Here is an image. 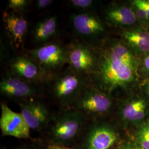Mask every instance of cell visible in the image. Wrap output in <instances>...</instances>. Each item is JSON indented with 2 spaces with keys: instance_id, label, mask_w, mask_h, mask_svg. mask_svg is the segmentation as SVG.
I'll return each instance as SVG.
<instances>
[{
  "instance_id": "obj_5",
  "label": "cell",
  "mask_w": 149,
  "mask_h": 149,
  "mask_svg": "<svg viewBox=\"0 0 149 149\" xmlns=\"http://www.w3.org/2000/svg\"><path fill=\"white\" fill-rule=\"evenodd\" d=\"M0 92L6 97L19 101L43 95L42 85L19 78L13 74L8 69L6 70L1 80Z\"/></svg>"
},
{
  "instance_id": "obj_6",
  "label": "cell",
  "mask_w": 149,
  "mask_h": 149,
  "mask_svg": "<svg viewBox=\"0 0 149 149\" xmlns=\"http://www.w3.org/2000/svg\"><path fill=\"white\" fill-rule=\"evenodd\" d=\"M85 120V116L74 108L62 112L55 119L51 129L54 140L62 144L72 140L80 132Z\"/></svg>"
},
{
  "instance_id": "obj_20",
  "label": "cell",
  "mask_w": 149,
  "mask_h": 149,
  "mask_svg": "<svg viewBox=\"0 0 149 149\" xmlns=\"http://www.w3.org/2000/svg\"><path fill=\"white\" fill-rule=\"evenodd\" d=\"M138 137L141 148L149 149V120L140 129Z\"/></svg>"
},
{
  "instance_id": "obj_16",
  "label": "cell",
  "mask_w": 149,
  "mask_h": 149,
  "mask_svg": "<svg viewBox=\"0 0 149 149\" xmlns=\"http://www.w3.org/2000/svg\"><path fill=\"white\" fill-rule=\"evenodd\" d=\"M123 37L129 45L139 52H149V32L141 29H136L124 32Z\"/></svg>"
},
{
  "instance_id": "obj_11",
  "label": "cell",
  "mask_w": 149,
  "mask_h": 149,
  "mask_svg": "<svg viewBox=\"0 0 149 149\" xmlns=\"http://www.w3.org/2000/svg\"><path fill=\"white\" fill-rule=\"evenodd\" d=\"M21 113L28 125L32 130H40L50 121L48 108L37 100H24L18 102Z\"/></svg>"
},
{
  "instance_id": "obj_13",
  "label": "cell",
  "mask_w": 149,
  "mask_h": 149,
  "mask_svg": "<svg viewBox=\"0 0 149 149\" xmlns=\"http://www.w3.org/2000/svg\"><path fill=\"white\" fill-rule=\"evenodd\" d=\"M85 143V149H108L117 139V134L107 125H97L91 128Z\"/></svg>"
},
{
  "instance_id": "obj_4",
  "label": "cell",
  "mask_w": 149,
  "mask_h": 149,
  "mask_svg": "<svg viewBox=\"0 0 149 149\" xmlns=\"http://www.w3.org/2000/svg\"><path fill=\"white\" fill-rule=\"evenodd\" d=\"M67 50L68 67L91 80L97 66L96 48L77 40L68 45Z\"/></svg>"
},
{
  "instance_id": "obj_23",
  "label": "cell",
  "mask_w": 149,
  "mask_h": 149,
  "mask_svg": "<svg viewBox=\"0 0 149 149\" xmlns=\"http://www.w3.org/2000/svg\"><path fill=\"white\" fill-rule=\"evenodd\" d=\"M134 2L142 7L146 11L149 18V1L148 0H136Z\"/></svg>"
},
{
  "instance_id": "obj_25",
  "label": "cell",
  "mask_w": 149,
  "mask_h": 149,
  "mask_svg": "<svg viewBox=\"0 0 149 149\" xmlns=\"http://www.w3.org/2000/svg\"><path fill=\"white\" fill-rule=\"evenodd\" d=\"M48 149H72L66 148L63 146L60 145L59 144H54V145H51L48 146Z\"/></svg>"
},
{
  "instance_id": "obj_26",
  "label": "cell",
  "mask_w": 149,
  "mask_h": 149,
  "mask_svg": "<svg viewBox=\"0 0 149 149\" xmlns=\"http://www.w3.org/2000/svg\"><path fill=\"white\" fill-rule=\"evenodd\" d=\"M144 66L145 69L149 72V55L144 60Z\"/></svg>"
},
{
  "instance_id": "obj_19",
  "label": "cell",
  "mask_w": 149,
  "mask_h": 149,
  "mask_svg": "<svg viewBox=\"0 0 149 149\" xmlns=\"http://www.w3.org/2000/svg\"><path fill=\"white\" fill-rule=\"evenodd\" d=\"M95 2L92 0H71L69 1L70 6L72 8L80 12H91Z\"/></svg>"
},
{
  "instance_id": "obj_9",
  "label": "cell",
  "mask_w": 149,
  "mask_h": 149,
  "mask_svg": "<svg viewBox=\"0 0 149 149\" xmlns=\"http://www.w3.org/2000/svg\"><path fill=\"white\" fill-rule=\"evenodd\" d=\"M8 69L19 78L42 85L47 84L51 80L40 66L28 56L14 57L9 63Z\"/></svg>"
},
{
  "instance_id": "obj_22",
  "label": "cell",
  "mask_w": 149,
  "mask_h": 149,
  "mask_svg": "<svg viewBox=\"0 0 149 149\" xmlns=\"http://www.w3.org/2000/svg\"><path fill=\"white\" fill-rule=\"evenodd\" d=\"M54 2L52 0H38L36 2V7L39 10H42L48 7Z\"/></svg>"
},
{
  "instance_id": "obj_12",
  "label": "cell",
  "mask_w": 149,
  "mask_h": 149,
  "mask_svg": "<svg viewBox=\"0 0 149 149\" xmlns=\"http://www.w3.org/2000/svg\"><path fill=\"white\" fill-rule=\"evenodd\" d=\"M2 19L7 34L12 44L17 49L22 47L25 42L29 23L27 19L12 11H5Z\"/></svg>"
},
{
  "instance_id": "obj_2",
  "label": "cell",
  "mask_w": 149,
  "mask_h": 149,
  "mask_svg": "<svg viewBox=\"0 0 149 149\" xmlns=\"http://www.w3.org/2000/svg\"><path fill=\"white\" fill-rule=\"evenodd\" d=\"M54 99L61 106H73L83 91L91 86L90 80L68 67L54 76L48 84Z\"/></svg>"
},
{
  "instance_id": "obj_15",
  "label": "cell",
  "mask_w": 149,
  "mask_h": 149,
  "mask_svg": "<svg viewBox=\"0 0 149 149\" xmlns=\"http://www.w3.org/2000/svg\"><path fill=\"white\" fill-rule=\"evenodd\" d=\"M105 14L107 22L116 26H129L136 21L133 10L127 6H112Z\"/></svg>"
},
{
  "instance_id": "obj_24",
  "label": "cell",
  "mask_w": 149,
  "mask_h": 149,
  "mask_svg": "<svg viewBox=\"0 0 149 149\" xmlns=\"http://www.w3.org/2000/svg\"><path fill=\"white\" fill-rule=\"evenodd\" d=\"M122 149H143L142 148H140L135 145L130 143H125L123 144L122 146Z\"/></svg>"
},
{
  "instance_id": "obj_17",
  "label": "cell",
  "mask_w": 149,
  "mask_h": 149,
  "mask_svg": "<svg viewBox=\"0 0 149 149\" xmlns=\"http://www.w3.org/2000/svg\"><path fill=\"white\" fill-rule=\"evenodd\" d=\"M146 102L143 99H139L126 103L123 107L122 114L127 121H139L144 118Z\"/></svg>"
},
{
  "instance_id": "obj_21",
  "label": "cell",
  "mask_w": 149,
  "mask_h": 149,
  "mask_svg": "<svg viewBox=\"0 0 149 149\" xmlns=\"http://www.w3.org/2000/svg\"><path fill=\"white\" fill-rule=\"evenodd\" d=\"M133 5L136 8L137 16L143 20L149 21V18L148 16V14H147L146 12L144 10V8L142 7H141L140 6L135 3L134 2Z\"/></svg>"
},
{
  "instance_id": "obj_3",
  "label": "cell",
  "mask_w": 149,
  "mask_h": 149,
  "mask_svg": "<svg viewBox=\"0 0 149 149\" xmlns=\"http://www.w3.org/2000/svg\"><path fill=\"white\" fill-rule=\"evenodd\" d=\"M26 53L51 79L68 64L67 46L57 42H50L38 48L27 49Z\"/></svg>"
},
{
  "instance_id": "obj_18",
  "label": "cell",
  "mask_w": 149,
  "mask_h": 149,
  "mask_svg": "<svg viewBox=\"0 0 149 149\" xmlns=\"http://www.w3.org/2000/svg\"><path fill=\"white\" fill-rule=\"evenodd\" d=\"M31 1L28 0H9L7 8L17 14H21L26 11Z\"/></svg>"
},
{
  "instance_id": "obj_7",
  "label": "cell",
  "mask_w": 149,
  "mask_h": 149,
  "mask_svg": "<svg viewBox=\"0 0 149 149\" xmlns=\"http://www.w3.org/2000/svg\"><path fill=\"white\" fill-rule=\"evenodd\" d=\"M72 29L81 42L93 47L96 39L104 33L101 21L91 12H79L70 17Z\"/></svg>"
},
{
  "instance_id": "obj_1",
  "label": "cell",
  "mask_w": 149,
  "mask_h": 149,
  "mask_svg": "<svg viewBox=\"0 0 149 149\" xmlns=\"http://www.w3.org/2000/svg\"><path fill=\"white\" fill-rule=\"evenodd\" d=\"M95 48L98 63L96 72L91 78V86L107 95L119 89H127L137 74L138 61L133 52L119 40Z\"/></svg>"
},
{
  "instance_id": "obj_27",
  "label": "cell",
  "mask_w": 149,
  "mask_h": 149,
  "mask_svg": "<svg viewBox=\"0 0 149 149\" xmlns=\"http://www.w3.org/2000/svg\"><path fill=\"white\" fill-rule=\"evenodd\" d=\"M148 92H149V87H148Z\"/></svg>"
},
{
  "instance_id": "obj_8",
  "label": "cell",
  "mask_w": 149,
  "mask_h": 149,
  "mask_svg": "<svg viewBox=\"0 0 149 149\" xmlns=\"http://www.w3.org/2000/svg\"><path fill=\"white\" fill-rule=\"evenodd\" d=\"M112 101L106 93L92 86L86 88L72 107L74 109L87 116H96L108 112Z\"/></svg>"
},
{
  "instance_id": "obj_14",
  "label": "cell",
  "mask_w": 149,
  "mask_h": 149,
  "mask_svg": "<svg viewBox=\"0 0 149 149\" xmlns=\"http://www.w3.org/2000/svg\"><path fill=\"white\" fill-rule=\"evenodd\" d=\"M58 19L56 16L46 17L39 22L32 33L34 43L40 45L49 43L57 33Z\"/></svg>"
},
{
  "instance_id": "obj_10",
  "label": "cell",
  "mask_w": 149,
  "mask_h": 149,
  "mask_svg": "<svg viewBox=\"0 0 149 149\" xmlns=\"http://www.w3.org/2000/svg\"><path fill=\"white\" fill-rule=\"evenodd\" d=\"M0 128L7 136L19 139L30 138V128L21 113L14 112L5 104H1Z\"/></svg>"
}]
</instances>
